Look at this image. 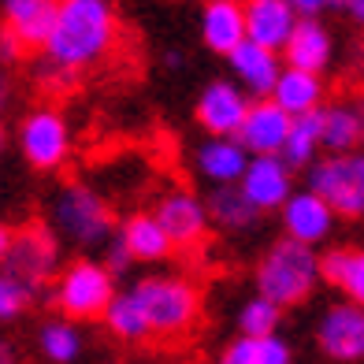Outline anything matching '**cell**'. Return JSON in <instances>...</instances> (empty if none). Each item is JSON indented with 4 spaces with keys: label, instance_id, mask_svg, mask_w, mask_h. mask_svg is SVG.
Returning <instances> with one entry per match:
<instances>
[{
    "label": "cell",
    "instance_id": "cell-1",
    "mask_svg": "<svg viewBox=\"0 0 364 364\" xmlns=\"http://www.w3.org/2000/svg\"><path fill=\"white\" fill-rule=\"evenodd\" d=\"M119 41V19L112 0H56L53 30L41 45L45 78L71 82L78 71L97 68Z\"/></svg>",
    "mask_w": 364,
    "mask_h": 364
},
{
    "label": "cell",
    "instance_id": "cell-2",
    "mask_svg": "<svg viewBox=\"0 0 364 364\" xmlns=\"http://www.w3.org/2000/svg\"><path fill=\"white\" fill-rule=\"evenodd\" d=\"M320 287V253L316 245H305L297 238H275L268 253L257 264V294L275 301L279 309L301 305Z\"/></svg>",
    "mask_w": 364,
    "mask_h": 364
},
{
    "label": "cell",
    "instance_id": "cell-3",
    "mask_svg": "<svg viewBox=\"0 0 364 364\" xmlns=\"http://www.w3.org/2000/svg\"><path fill=\"white\" fill-rule=\"evenodd\" d=\"M53 235L78 245V250H97L115 235L112 205L101 190L90 182H68L53 197Z\"/></svg>",
    "mask_w": 364,
    "mask_h": 364
},
{
    "label": "cell",
    "instance_id": "cell-4",
    "mask_svg": "<svg viewBox=\"0 0 364 364\" xmlns=\"http://www.w3.org/2000/svg\"><path fill=\"white\" fill-rule=\"evenodd\" d=\"M134 301L141 309V316L149 323V338L153 335H182L190 331L197 312H201V294L190 279H178V275H149V279H138L134 287Z\"/></svg>",
    "mask_w": 364,
    "mask_h": 364
},
{
    "label": "cell",
    "instance_id": "cell-5",
    "mask_svg": "<svg viewBox=\"0 0 364 364\" xmlns=\"http://www.w3.org/2000/svg\"><path fill=\"white\" fill-rule=\"evenodd\" d=\"M305 186L320 193L338 220H364V149L320 153L305 168Z\"/></svg>",
    "mask_w": 364,
    "mask_h": 364
},
{
    "label": "cell",
    "instance_id": "cell-6",
    "mask_svg": "<svg viewBox=\"0 0 364 364\" xmlns=\"http://www.w3.org/2000/svg\"><path fill=\"white\" fill-rule=\"evenodd\" d=\"M115 294V275L101 260H75L56 279V305L68 320H97Z\"/></svg>",
    "mask_w": 364,
    "mask_h": 364
},
{
    "label": "cell",
    "instance_id": "cell-7",
    "mask_svg": "<svg viewBox=\"0 0 364 364\" xmlns=\"http://www.w3.org/2000/svg\"><path fill=\"white\" fill-rule=\"evenodd\" d=\"M23 160L38 171H56L71 156V127L56 108H34L19 123Z\"/></svg>",
    "mask_w": 364,
    "mask_h": 364
},
{
    "label": "cell",
    "instance_id": "cell-8",
    "mask_svg": "<svg viewBox=\"0 0 364 364\" xmlns=\"http://www.w3.org/2000/svg\"><path fill=\"white\" fill-rule=\"evenodd\" d=\"M0 268L26 279L30 287H41L48 275L60 268V238L48 227H26L19 235H11V245Z\"/></svg>",
    "mask_w": 364,
    "mask_h": 364
},
{
    "label": "cell",
    "instance_id": "cell-9",
    "mask_svg": "<svg viewBox=\"0 0 364 364\" xmlns=\"http://www.w3.org/2000/svg\"><path fill=\"white\" fill-rule=\"evenodd\" d=\"M156 223L164 227V235L171 238L175 250H190L208 235V212H205V197L193 193L186 186H175L168 193L156 197L153 208Z\"/></svg>",
    "mask_w": 364,
    "mask_h": 364
},
{
    "label": "cell",
    "instance_id": "cell-10",
    "mask_svg": "<svg viewBox=\"0 0 364 364\" xmlns=\"http://www.w3.org/2000/svg\"><path fill=\"white\" fill-rule=\"evenodd\" d=\"M279 223H283V235L297 238L305 245H323L331 235H335L338 216L331 212V205L320 193H312L309 186L290 190V197L279 205Z\"/></svg>",
    "mask_w": 364,
    "mask_h": 364
},
{
    "label": "cell",
    "instance_id": "cell-11",
    "mask_svg": "<svg viewBox=\"0 0 364 364\" xmlns=\"http://www.w3.org/2000/svg\"><path fill=\"white\" fill-rule=\"evenodd\" d=\"M294 175L287 168V160L279 153H268V156H250L242 168V178H238V190L250 197V205L268 216V212H279V205L290 197L294 190Z\"/></svg>",
    "mask_w": 364,
    "mask_h": 364
},
{
    "label": "cell",
    "instance_id": "cell-12",
    "mask_svg": "<svg viewBox=\"0 0 364 364\" xmlns=\"http://www.w3.org/2000/svg\"><path fill=\"white\" fill-rule=\"evenodd\" d=\"M316 342H320V350L338 364L364 360V305H353V301L331 305L320 316Z\"/></svg>",
    "mask_w": 364,
    "mask_h": 364
},
{
    "label": "cell",
    "instance_id": "cell-13",
    "mask_svg": "<svg viewBox=\"0 0 364 364\" xmlns=\"http://www.w3.org/2000/svg\"><path fill=\"white\" fill-rule=\"evenodd\" d=\"M287 130H290V115L279 108L272 97H257V101H250V108H245L235 138L250 156H268V153L283 149Z\"/></svg>",
    "mask_w": 364,
    "mask_h": 364
},
{
    "label": "cell",
    "instance_id": "cell-14",
    "mask_svg": "<svg viewBox=\"0 0 364 364\" xmlns=\"http://www.w3.org/2000/svg\"><path fill=\"white\" fill-rule=\"evenodd\" d=\"M245 108H250V97H245L238 82L212 78L193 105V119L201 123L205 134H235Z\"/></svg>",
    "mask_w": 364,
    "mask_h": 364
},
{
    "label": "cell",
    "instance_id": "cell-15",
    "mask_svg": "<svg viewBox=\"0 0 364 364\" xmlns=\"http://www.w3.org/2000/svg\"><path fill=\"white\" fill-rule=\"evenodd\" d=\"M223 60L230 68V82H238L250 101L268 97L272 86H275V78H279V71H283V56H279L275 48H268V45L250 41V38L230 48Z\"/></svg>",
    "mask_w": 364,
    "mask_h": 364
},
{
    "label": "cell",
    "instance_id": "cell-16",
    "mask_svg": "<svg viewBox=\"0 0 364 364\" xmlns=\"http://www.w3.org/2000/svg\"><path fill=\"white\" fill-rule=\"evenodd\" d=\"M320 145L323 153H350L364 149V93H350L320 108Z\"/></svg>",
    "mask_w": 364,
    "mask_h": 364
},
{
    "label": "cell",
    "instance_id": "cell-17",
    "mask_svg": "<svg viewBox=\"0 0 364 364\" xmlns=\"http://www.w3.org/2000/svg\"><path fill=\"white\" fill-rule=\"evenodd\" d=\"M279 56L283 63L290 68H305V71H327L331 63H335V38H331V30L320 23V19H297V26L290 30L287 45L279 48Z\"/></svg>",
    "mask_w": 364,
    "mask_h": 364
},
{
    "label": "cell",
    "instance_id": "cell-18",
    "mask_svg": "<svg viewBox=\"0 0 364 364\" xmlns=\"http://www.w3.org/2000/svg\"><path fill=\"white\" fill-rule=\"evenodd\" d=\"M242 19H245V38L279 53L301 15L290 8V0H242Z\"/></svg>",
    "mask_w": 364,
    "mask_h": 364
},
{
    "label": "cell",
    "instance_id": "cell-19",
    "mask_svg": "<svg viewBox=\"0 0 364 364\" xmlns=\"http://www.w3.org/2000/svg\"><path fill=\"white\" fill-rule=\"evenodd\" d=\"M250 153L238 145L235 134H208L201 145L193 149V168L208 186H220V182H238L242 168Z\"/></svg>",
    "mask_w": 364,
    "mask_h": 364
},
{
    "label": "cell",
    "instance_id": "cell-20",
    "mask_svg": "<svg viewBox=\"0 0 364 364\" xmlns=\"http://www.w3.org/2000/svg\"><path fill=\"white\" fill-rule=\"evenodd\" d=\"M268 97L287 115H305L312 108H323L327 82H323L320 71H305V68H290V63H283V71H279V78H275V86H272Z\"/></svg>",
    "mask_w": 364,
    "mask_h": 364
},
{
    "label": "cell",
    "instance_id": "cell-21",
    "mask_svg": "<svg viewBox=\"0 0 364 364\" xmlns=\"http://www.w3.org/2000/svg\"><path fill=\"white\" fill-rule=\"evenodd\" d=\"M197 30H201V41H205L208 53L227 56L235 45L245 41L242 0H205L201 19H197Z\"/></svg>",
    "mask_w": 364,
    "mask_h": 364
},
{
    "label": "cell",
    "instance_id": "cell-22",
    "mask_svg": "<svg viewBox=\"0 0 364 364\" xmlns=\"http://www.w3.org/2000/svg\"><path fill=\"white\" fill-rule=\"evenodd\" d=\"M205 212H208V223H216L220 230H227V235H242V230H253L260 223V212L250 205V197L238 190V182L208 186Z\"/></svg>",
    "mask_w": 364,
    "mask_h": 364
},
{
    "label": "cell",
    "instance_id": "cell-23",
    "mask_svg": "<svg viewBox=\"0 0 364 364\" xmlns=\"http://www.w3.org/2000/svg\"><path fill=\"white\" fill-rule=\"evenodd\" d=\"M320 283H331L346 294V301L364 305V250L335 245L320 257Z\"/></svg>",
    "mask_w": 364,
    "mask_h": 364
},
{
    "label": "cell",
    "instance_id": "cell-24",
    "mask_svg": "<svg viewBox=\"0 0 364 364\" xmlns=\"http://www.w3.org/2000/svg\"><path fill=\"white\" fill-rule=\"evenodd\" d=\"M119 238L127 245V253L134 257V260H145V264L168 260L175 253L171 238L164 235V227L156 223L153 212H134V216H127L123 227H119Z\"/></svg>",
    "mask_w": 364,
    "mask_h": 364
},
{
    "label": "cell",
    "instance_id": "cell-25",
    "mask_svg": "<svg viewBox=\"0 0 364 364\" xmlns=\"http://www.w3.org/2000/svg\"><path fill=\"white\" fill-rule=\"evenodd\" d=\"M320 108H312L305 115H290V130H287V141L279 149V156L287 160L290 171H305L312 160L323 153L320 145Z\"/></svg>",
    "mask_w": 364,
    "mask_h": 364
},
{
    "label": "cell",
    "instance_id": "cell-26",
    "mask_svg": "<svg viewBox=\"0 0 364 364\" xmlns=\"http://www.w3.org/2000/svg\"><path fill=\"white\" fill-rule=\"evenodd\" d=\"M220 364H294V350L279 335H238Z\"/></svg>",
    "mask_w": 364,
    "mask_h": 364
},
{
    "label": "cell",
    "instance_id": "cell-27",
    "mask_svg": "<svg viewBox=\"0 0 364 364\" xmlns=\"http://www.w3.org/2000/svg\"><path fill=\"white\" fill-rule=\"evenodd\" d=\"M8 19V30L15 38L23 41V48L30 53V48H41L48 30H53V19H56V0H41V4H30V8H19L4 15Z\"/></svg>",
    "mask_w": 364,
    "mask_h": 364
},
{
    "label": "cell",
    "instance_id": "cell-28",
    "mask_svg": "<svg viewBox=\"0 0 364 364\" xmlns=\"http://www.w3.org/2000/svg\"><path fill=\"white\" fill-rule=\"evenodd\" d=\"M101 320L108 323L112 335L123 338V342H141V338H149V323H145V316H141V309H138V301H134V294H130V290L112 294V301H108V309H105Z\"/></svg>",
    "mask_w": 364,
    "mask_h": 364
},
{
    "label": "cell",
    "instance_id": "cell-29",
    "mask_svg": "<svg viewBox=\"0 0 364 364\" xmlns=\"http://www.w3.org/2000/svg\"><path fill=\"white\" fill-rule=\"evenodd\" d=\"M38 346H41V353L53 360V364H71L78 353H82V335H78V327L75 320H48L41 327V335H38Z\"/></svg>",
    "mask_w": 364,
    "mask_h": 364
},
{
    "label": "cell",
    "instance_id": "cell-30",
    "mask_svg": "<svg viewBox=\"0 0 364 364\" xmlns=\"http://www.w3.org/2000/svg\"><path fill=\"white\" fill-rule=\"evenodd\" d=\"M279 320H283V309H279L275 301H268V297H260V294L250 297L238 312L242 335H275Z\"/></svg>",
    "mask_w": 364,
    "mask_h": 364
},
{
    "label": "cell",
    "instance_id": "cell-31",
    "mask_svg": "<svg viewBox=\"0 0 364 364\" xmlns=\"http://www.w3.org/2000/svg\"><path fill=\"white\" fill-rule=\"evenodd\" d=\"M34 290L38 287H30L26 279L0 268V323L23 316V312L30 309V301H34Z\"/></svg>",
    "mask_w": 364,
    "mask_h": 364
},
{
    "label": "cell",
    "instance_id": "cell-32",
    "mask_svg": "<svg viewBox=\"0 0 364 364\" xmlns=\"http://www.w3.org/2000/svg\"><path fill=\"white\" fill-rule=\"evenodd\" d=\"M105 268L112 272V275H119V272H127L130 268V264H134V257H130L127 253V245H123V238L119 235H112L108 242H105Z\"/></svg>",
    "mask_w": 364,
    "mask_h": 364
},
{
    "label": "cell",
    "instance_id": "cell-33",
    "mask_svg": "<svg viewBox=\"0 0 364 364\" xmlns=\"http://www.w3.org/2000/svg\"><path fill=\"white\" fill-rule=\"evenodd\" d=\"M23 53H26V48H23V41L15 38L8 26L0 30V63H15V60H23Z\"/></svg>",
    "mask_w": 364,
    "mask_h": 364
},
{
    "label": "cell",
    "instance_id": "cell-34",
    "mask_svg": "<svg viewBox=\"0 0 364 364\" xmlns=\"http://www.w3.org/2000/svg\"><path fill=\"white\" fill-rule=\"evenodd\" d=\"M338 8L350 15V23L364 26V0H338Z\"/></svg>",
    "mask_w": 364,
    "mask_h": 364
},
{
    "label": "cell",
    "instance_id": "cell-35",
    "mask_svg": "<svg viewBox=\"0 0 364 364\" xmlns=\"http://www.w3.org/2000/svg\"><path fill=\"white\" fill-rule=\"evenodd\" d=\"M11 105V78H8V71L0 68V112H4Z\"/></svg>",
    "mask_w": 364,
    "mask_h": 364
},
{
    "label": "cell",
    "instance_id": "cell-36",
    "mask_svg": "<svg viewBox=\"0 0 364 364\" xmlns=\"http://www.w3.org/2000/svg\"><path fill=\"white\" fill-rule=\"evenodd\" d=\"M4 4V15H11V11H19V8H30V4H41V0H0Z\"/></svg>",
    "mask_w": 364,
    "mask_h": 364
},
{
    "label": "cell",
    "instance_id": "cell-37",
    "mask_svg": "<svg viewBox=\"0 0 364 364\" xmlns=\"http://www.w3.org/2000/svg\"><path fill=\"white\" fill-rule=\"evenodd\" d=\"M11 235H15V230H11V227H4V223H0V260H4V253H8V245H11Z\"/></svg>",
    "mask_w": 364,
    "mask_h": 364
},
{
    "label": "cell",
    "instance_id": "cell-38",
    "mask_svg": "<svg viewBox=\"0 0 364 364\" xmlns=\"http://www.w3.org/2000/svg\"><path fill=\"white\" fill-rule=\"evenodd\" d=\"M178 63H182V53H178V48H168V53H164V68H178Z\"/></svg>",
    "mask_w": 364,
    "mask_h": 364
},
{
    "label": "cell",
    "instance_id": "cell-39",
    "mask_svg": "<svg viewBox=\"0 0 364 364\" xmlns=\"http://www.w3.org/2000/svg\"><path fill=\"white\" fill-rule=\"evenodd\" d=\"M0 364H15V350H11L4 338H0Z\"/></svg>",
    "mask_w": 364,
    "mask_h": 364
},
{
    "label": "cell",
    "instance_id": "cell-40",
    "mask_svg": "<svg viewBox=\"0 0 364 364\" xmlns=\"http://www.w3.org/2000/svg\"><path fill=\"white\" fill-rule=\"evenodd\" d=\"M0 153H4V127H0Z\"/></svg>",
    "mask_w": 364,
    "mask_h": 364
}]
</instances>
